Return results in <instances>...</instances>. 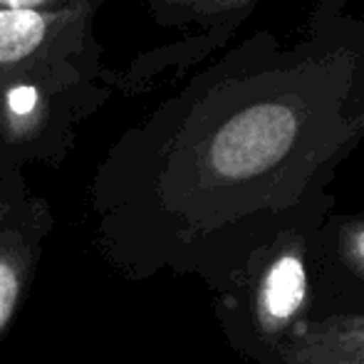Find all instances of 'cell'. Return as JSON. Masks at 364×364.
Returning <instances> with one entry per match:
<instances>
[{"label": "cell", "instance_id": "6da1fadb", "mask_svg": "<svg viewBox=\"0 0 364 364\" xmlns=\"http://www.w3.org/2000/svg\"><path fill=\"white\" fill-rule=\"evenodd\" d=\"M364 144V18H305L292 43L245 35L193 73L100 161L102 258L132 283L225 290L283 230L322 225Z\"/></svg>", "mask_w": 364, "mask_h": 364}, {"label": "cell", "instance_id": "7a4b0ae2", "mask_svg": "<svg viewBox=\"0 0 364 364\" xmlns=\"http://www.w3.org/2000/svg\"><path fill=\"white\" fill-rule=\"evenodd\" d=\"M100 10H0V173L60 168L117 95L95 33Z\"/></svg>", "mask_w": 364, "mask_h": 364}, {"label": "cell", "instance_id": "3957f363", "mask_svg": "<svg viewBox=\"0 0 364 364\" xmlns=\"http://www.w3.org/2000/svg\"><path fill=\"white\" fill-rule=\"evenodd\" d=\"M320 225L283 230L245 270L213 295V315L228 347L250 364H268L315 312V233Z\"/></svg>", "mask_w": 364, "mask_h": 364}, {"label": "cell", "instance_id": "277c9868", "mask_svg": "<svg viewBox=\"0 0 364 364\" xmlns=\"http://www.w3.org/2000/svg\"><path fill=\"white\" fill-rule=\"evenodd\" d=\"M55 228L48 198L23 171L0 173V345L30 295Z\"/></svg>", "mask_w": 364, "mask_h": 364}, {"label": "cell", "instance_id": "5b68a950", "mask_svg": "<svg viewBox=\"0 0 364 364\" xmlns=\"http://www.w3.org/2000/svg\"><path fill=\"white\" fill-rule=\"evenodd\" d=\"M315 312L364 315V211H332L315 233Z\"/></svg>", "mask_w": 364, "mask_h": 364}, {"label": "cell", "instance_id": "8992f818", "mask_svg": "<svg viewBox=\"0 0 364 364\" xmlns=\"http://www.w3.org/2000/svg\"><path fill=\"white\" fill-rule=\"evenodd\" d=\"M268 364H364V315L310 317Z\"/></svg>", "mask_w": 364, "mask_h": 364}, {"label": "cell", "instance_id": "52a82bcc", "mask_svg": "<svg viewBox=\"0 0 364 364\" xmlns=\"http://www.w3.org/2000/svg\"><path fill=\"white\" fill-rule=\"evenodd\" d=\"M151 20L166 30H191L228 48L265 0H144Z\"/></svg>", "mask_w": 364, "mask_h": 364}, {"label": "cell", "instance_id": "ba28073f", "mask_svg": "<svg viewBox=\"0 0 364 364\" xmlns=\"http://www.w3.org/2000/svg\"><path fill=\"white\" fill-rule=\"evenodd\" d=\"M107 0H0V10H40V13H55L85 5V8L100 10Z\"/></svg>", "mask_w": 364, "mask_h": 364}, {"label": "cell", "instance_id": "9c48e42d", "mask_svg": "<svg viewBox=\"0 0 364 364\" xmlns=\"http://www.w3.org/2000/svg\"><path fill=\"white\" fill-rule=\"evenodd\" d=\"M307 18H337L350 13V5L355 0H305Z\"/></svg>", "mask_w": 364, "mask_h": 364}]
</instances>
